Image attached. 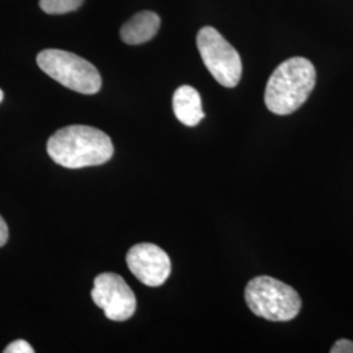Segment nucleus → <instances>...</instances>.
Masks as SVG:
<instances>
[{"mask_svg":"<svg viewBox=\"0 0 353 353\" xmlns=\"http://www.w3.org/2000/svg\"><path fill=\"white\" fill-rule=\"evenodd\" d=\"M48 153L67 169L105 164L113 157L112 139L99 128L74 125L58 130L48 141Z\"/></svg>","mask_w":353,"mask_h":353,"instance_id":"nucleus-1","label":"nucleus"},{"mask_svg":"<svg viewBox=\"0 0 353 353\" xmlns=\"http://www.w3.org/2000/svg\"><path fill=\"white\" fill-rule=\"evenodd\" d=\"M316 81V68L306 58L294 57L279 64L265 87L267 109L278 115L294 113L309 99Z\"/></svg>","mask_w":353,"mask_h":353,"instance_id":"nucleus-2","label":"nucleus"},{"mask_svg":"<svg viewBox=\"0 0 353 353\" xmlns=\"http://www.w3.org/2000/svg\"><path fill=\"white\" fill-rule=\"evenodd\" d=\"M245 301L255 316L272 322H288L301 312L300 294L290 285L271 276H258L249 281Z\"/></svg>","mask_w":353,"mask_h":353,"instance_id":"nucleus-3","label":"nucleus"},{"mask_svg":"<svg viewBox=\"0 0 353 353\" xmlns=\"http://www.w3.org/2000/svg\"><path fill=\"white\" fill-rule=\"evenodd\" d=\"M39 68L65 88L81 94H96L102 87L99 70L70 51L48 49L37 55Z\"/></svg>","mask_w":353,"mask_h":353,"instance_id":"nucleus-4","label":"nucleus"},{"mask_svg":"<svg viewBox=\"0 0 353 353\" xmlns=\"http://www.w3.org/2000/svg\"><path fill=\"white\" fill-rule=\"evenodd\" d=\"M203 63L214 80L227 88H234L242 76L240 54L212 26H204L196 36Z\"/></svg>","mask_w":353,"mask_h":353,"instance_id":"nucleus-5","label":"nucleus"},{"mask_svg":"<svg viewBox=\"0 0 353 353\" xmlns=\"http://www.w3.org/2000/svg\"><path fill=\"white\" fill-rule=\"evenodd\" d=\"M92 300L112 321L122 322L134 316L137 297L125 279L113 272H105L94 279Z\"/></svg>","mask_w":353,"mask_h":353,"instance_id":"nucleus-6","label":"nucleus"},{"mask_svg":"<svg viewBox=\"0 0 353 353\" xmlns=\"http://www.w3.org/2000/svg\"><path fill=\"white\" fill-rule=\"evenodd\" d=\"M128 270L147 287H160L172 271L168 254L154 243H138L132 246L126 256Z\"/></svg>","mask_w":353,"mask_h":353,"instance_id":"nucleus-7","label":"nucleus"},{"mask_svg":"<svg viewBox=\"0 0 353 353\" xmlns=\"http://www.w3.org/2000/svg\"><path fill=\"white\" fill-rule=\"evenodd\" d=\"M161 26V19L157 13L143 11L131 17L121 28V38L127 45H141L154 37Z\"/></svg>","mask_w":353,"mask_h":353,"instance_id":"nucleus-8","label":"nucleus"},{"mask_svg":"<svg viewBox=\"0 0 353 353\" xmlns=\"http://www.w3.org/2000/svg\"><path fill=\"white\" fill-rule=\"evenodd\" d=\"M173 110L181 123L196 126L204 118L199 92L190 85L179 87L173 94Z\"/></svg>","mask_w":353,"mask_h":353,"instance_id":"nucleus-9","label":"nucleus"},{"mask_svg":"<svg viewBox=\"0 0 353 353\" xmlns=\"http://www.w3.org/2000/svg\"><path fill=\"white\" fill-rule=\"evenodd\" d=\"M83 3L84 0H39V7L48 14H64L79 10Z\"/></svg>","mask_w":353,"mask_h":353,"instance_id":"nucleus-10","label":"nucleus"},{"mask_svg":"<svg viewBox=\"0 0 353 353\" xmlns=\"http://www.w3.org/2000/svg\"><path fill=\"white\" fill-rule=\"evenodd\" d=\"M34 350L32 348V345L28 343V341H14L11 343L10 345H7L4 348V353H33Z\"/></svg>","mask_w":353,"mask_h":353,"instance_id":"nucleus-11","label":"nucleus"},{"mask_svg":"<svg viewBox=\"0 0 353 353\" xmlns=\"http://www.w3.org/2000/svg\"><path fill=\"white\" fill-rule=\"evenodd\" d=\"M331 353H353V341H348V339H341L336 341L331 350Z\"/></svg>","mask_w":353,"mask_h":353,"instance_id":"nucleus-12","label":"nucleus"},{"mask_svg":"<svg viewBox=\"0 0 353 353\" xmlns=\"http://www.w3.org/2000/svg\"><path fill=\"white\" fill-rule=\"evenodd\" d=\"M8 241V227L4 219L0 216V248L4 246Z\"/></svg>","mask_w":353,"mask_h":353,"instance_id":"nucleus-13","label":"nucleus"},{"mask_svg":"<svg viewBox=\"0 0 353 353\" xmlns=\"http://www.w3.org/2000/svg\"><path fill=\"white\" fill-rule=\"evenodd\" d=\"M3 99H4V93H3V90L0 89V102L3 101Z\"/></svg>","mask_w":353,"mask_h":353,"instance_id":"nucleus-14","label":"nucleus"}]
</instances>
